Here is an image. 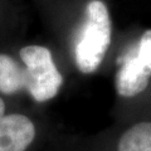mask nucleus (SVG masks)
Here are the masks:
<instances>
[{
	"instance_id": "nucleus-4",
	"label": "nucleus",
	"mask_w": 151,
	"mask_h": 151,
	"mask_svg": "<svg viewBox=\"0 0 151 151\" xmlns=\"http://www.w3.org/2000/svg\"><path fill=\"white\" fill-rule=\"evenodd\" d=\"M37 139V127L29 117L10 113L0 119V151H29Z\"/></svg>"
},
{
	"instance_id": "nucleus-3",
	"label": "nucleus",
	"mask_w": 151,
	"mask_h": 151,
	"mask_svg": "<svg viewBox=\"0 0 151 151\" xmlns=\"http://www.w3.org/2000/svg\"><path fill=\"white\" fill-rule=\"evenodd\" d=\"M116 89L122 97H134L147 88L151 77V29L141 35L137 44L120 58Z\"/></svg>"
},
{
	"instance_id": "nucleus-7",
	"label": "nucleus",
	"mask_w": 151,
	"mask_h": 151,
	"mask_svg": "<svg viewBox=\"0 0 151 151\" xmlns=\"http://www.w3.org/2000/svg\"><path fill=\"white\" fill-rule=\"evenodd\" d=\"M3 116H5V103H4L3 98L0 97V119H1Z\"/></svg>"
},
{
	"instance_id": "nucleus-1",
	"label": "nucleus",
	"mask_w": 151,
	"mask_h": 151,
	"mask_svg": "<svg viewBox=\"0 0 151 151\" xmlns=\"http://www.w3.org/2000/svg\"><path fill=\"white\" fill-rule=\"evenodd\" d=\"M111 19L106 4L89 1L74 48L76 64L82 73H93L101 65L111 43Z\"/></svg>"
},
{
	"instance_id": "nucleus-5",
	"label": "nucleus",
	"mask_w": 151,
	"mask_h": 151,
	"mask_svg": "<svg viewBox=\"0 0 151 151\" xmlns=\"http://www.w3.org/2000/svg\"><path fill=\"white\" fill-rule=\"evenodd\" d=\"M25 88V69L10 55L0 54V92L13 94Z\"/></svg>"
},
{
	"instance_id": "nucleus-6",
	"label": "nucleus",
	"mask_w": 151,
	"mask_h": 151,
	"mask_svg": "<svg viewBox=\"0 0 151 151\" xmlns=\"http://www.w3.org/2000/svg\"><path fill=\"white\" fill-rule=\"evenodd\" d=\"M117 151H151V122H139L120 136Z\"/></svg>"
},
{
	"instance_id": "nucleus-2",
	"label": "nucleus",
	"mask_w": 151,
	"mask_h": 151,
	"mask_svg": "<svg viewBox=\"0 0 151 151\" xmlns=\"http://www.w3.org/2000/svg\"><path fill=\"white\" fill-rule=\"evenodd\" d=\"M25 64V89L37 102H45L57 96L63 83V77L57 69L48 48L27 45L19 52Z\"/></svg>"
}]
</instances>
